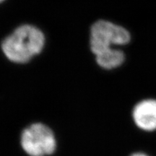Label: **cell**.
<instances>
[{
  "label": "cell",
  "mask_w": 156,
  "mask_h": 156,
  "mask_svg": "<svg viewBox=\"0 0 156 156\" xmlns=\"http://www.w3.org/2000/svg\"><path fill=\"white\" fill-rule=\"evenodd\" d=\"M46 38L44 33L33 25L19 26L3 41L2 50L9 61L25 64L41 52Z\"/></svg>",
  "instance_id": "cell-1"
},
{
  "label": "cell",
  "mask_w": 156,
  "mask_h": 156,
  "mask_svg": "<svg viewBox=\"0 0 156 156\" xmlns=\"http://www.w3.org/2000/svg\"><path fill=\"white\" fill-rule=\"evenodd\" d=\"M130 156H149L147 154L144 153H140V152H138V153H134L133 154H132Z\"/></svg>",
  "instance_id": "cell-5"
},
{
  "label": "cell",
  "mask_w": 156,
  "mask_h": 156,
  "mask_svg": "<svg viewBox=\"0 0 156 156\" xmlns=\"http://www.w3.org/2000/svg\"><path fill=\"white\" fill-rule=\"evenodd\" d=\"M132 119L142 131H156V99H144L136 103L132 110Z\"/></svg>",
  "instance_id": "cell-4"
},
{
  "label": "cell",
  "mask_w": 156,
  "mask_h": 156,
  "mask_svg": "<svg viewBox=\"0 0 156 156\" xmlns=\"http://www.w3.org/2000/svg\"><path fill=\"white\" fill-rule=\"evenodd\" d=\"M131 36L129 31L110 21L100 20L90 28V46L95 56L114 51V46H124L129 43Z\"/></svg>",
  "instance_id": "cell-2"
},
{
  "label": "cell",
  "mask_w": 156,
  "mask_h": 156,
  "mask_svg": "<svg viewBox=\"0 0 156 156\" xmlns=\"http://www.w3.org/2000/svg\"><path fill=\"white\" fill-rule=\"evenodd\" d=\"M20 144L29 156L51 155L56 147L53 131L41 123H35L25 128L21 134Z\"/></svg>",
  "instance_id": "cell-3"
},
{
  "label": "cell",
  "mask_w": 156,
  "mask_h": 156,
  "mask_svg": "<svg viewBox=\"0 0 156 156\" xmlns=\"http://www.w3.org/2000/svg\"><path fill=\"white\" fill-rule=\"evenodd\" d=\"M4 1H5V0H0V3H2V2H4Z\"/></svg>",
  "instance_id": "cell-6"
}]
</instances>
